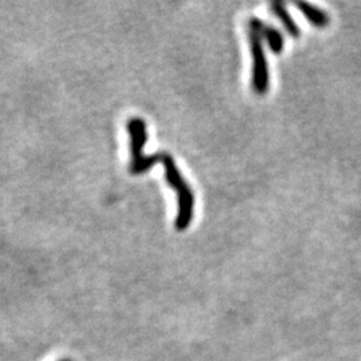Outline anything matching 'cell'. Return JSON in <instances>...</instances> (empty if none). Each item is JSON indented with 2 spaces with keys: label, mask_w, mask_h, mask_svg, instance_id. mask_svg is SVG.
Returning a JSON list of instances; mask_svg holds the SVG:
<instances>
[{
  "label": "cell",
  "mask_w": 361,
  "mask_h": 361,
  "mask_svg": "<svg viewBox=\"0 0 361 361\" xmlns=\"http://www.w3.org/2000/svg\"><path fill=\"white\" fill-rule=\"evenodd\" d=\"M271 10H273L274 15L284 24L287 32H288L291 37L298 38V37L301 35L300 27L297 25V23L294 22L293 18H292L291 14L288 12V10H287V7H285L284 3H281V1H274V3H271Z\"/></svg>",
  "instance_id": "5"
},
{
  "label": "cell",
  "mask_w": 361,
  "mask_h": 361,
  "mask_svg": "<svg viewBox=\"0 0 361 361\" xmlns=\"http://www.w3.org/2000/svg\"><path fill=\"white\" fill-rule=\"evenodd\" d=\"M249 27L254 28L256 31L260 32V35L262 38H265L267 43L274 54H280L284 50V38L277 28L271 27L269 24H267V23L262 22L257 18H251L249 21Z\"/></svg>",
  "instance_id": "3"
},
{
  "label": "cell",
  "mask_w": 361,
  "mask_h": 361,
  "mask_svg": "<svg viewBox=\"0 0 361 361\" xmlns=\"http://www.w3.org/2000/svg\"><path fill=\"white\" fill-rule=\"evenodd\" d=\"M249 43H250V51L253 58V89L260 94L264 95L269 89V70H268V61L265 56L264 45H262V37L258 31L249 27Z\"/></svg>",
  "instance_id": "2"
},
{
  "label": "cell",
  "mask_w": 361,
  "mask_h": 361,
  "mask_svg": "<svg viewBox=\"0 0 361 361\" xmlns=\"http://www.w3.org/2000/svg\"><path fill=\"white\" fill-rule=\"evenodd\" d=\"M59 361H72V360H70V359H63V360H59Z\"/></svg>",
  "instance_id": "7"
},
{
  "label": "cell",
  "mask_w": 361,
  "mask_h": 361,
  "mask_svg": "<svg viewBox=\"0 0 361 361\" xmlns=\"http://www.w3.org/2000/svg\"><path fill=\"white\" fill-rule=\"evenodd\" d=\"M161 162V153L154 156H136L132 157L130 161V173L132 174H142L146 173L150 167H153L156 163Z\"/></svg>",
  "instance_id": "6"
},
{
  "label": "cell",
  "mask_w": 361,
  "mask_h": 361,
  "mask_svg": "<svg viewBox=\"0 0 361 361\" xmlns=\"http://www.w3.org/2000/svg\"><path fill=\"white\" fill-rule=\"evenodd\" d=\"M161 162L165 166L166 180L174 189L178 198V213L174 226L178 231H183L190 226L194 216V193L190 185L182 177L176 161L170 154L161 153Z\"/></svg>",
  "instance_id": "1"
},
{
  "label": "cell",
  "mask_w": 361,
  "mask_h": 361,
  "mask_svg": "<svg viewBox=\"0 0 361 361\" xmlns=\"http://www.w3.org/2000/svg\"><path fill=\"white\" fill-rule=\"evenodd\" d=\"M296 6L298 7L301 14L309 21L312 25L318 27V28H324V27L329 25L331 18H329V15L325 11L317 8V7L309 4V3H305V1H297Z\"/></svg>",
  "instance_id": "4"
}]
</instances>
